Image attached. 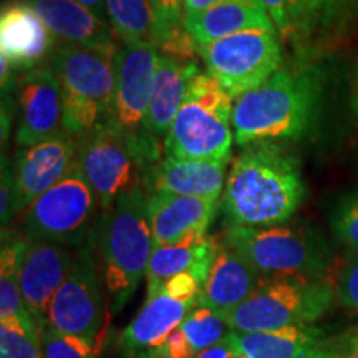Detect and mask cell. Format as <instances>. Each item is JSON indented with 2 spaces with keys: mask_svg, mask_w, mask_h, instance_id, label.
<instances>
[{
  "mask_svg": "<svg viewBox=\"0 0 358 358\" xmlns=\"http://www.w3.org/2000/svg\"><path fill=\"white\" fill-rule=\"evenodd\" d=\"M303 194L297 159L272 143H256L232 161L221 209L229 226H277L294 216Z\"/></svg>",
  "mask_w": 358,
  "mask_h": 358,
  "instance_id": "6da1fadb",
  "label": "cell"
},
{
  "mask_svg": "<svg viewBox=\"0 0 358 358\" xmlns=\"http://www.w3.org/2000/svg\"><path fill=\"white\" fill-rule=\"evenodd\" d=\"M100 271L110 313H120L131 301L155 250L148 217V196L141 186L123 194L96 224Z\"/></svg>",
  "mask_w": 358,
  "mask_h": 358,
  "instance_id": "7a4b0ae2",
  "label": "cell"
},
{
  "mask_svg": "<svg viewBox=\"0 0 358 358\" xmlns=\"http://www.w3.org/2000/svg\"><path fill=\"white\" fill-rule=\"evenodd\" d=\"M315 103L317 85L310 75L280 69L236 100L234 140L239 146L295 140L310 127Z\"/></svg>",
  "mask_w": 358,
  "mask_h": 358,
  "instance_id": "3957f363",
  "label": "cell"
},
{
  "mask_svg": "<svg viewBox=\"0 0 358 358\" xmlns=\"http://www.w3.org/2000/svg\"><path fill=\"white\" fill-rule=\"evenodd\" d=\"M232 98L213 75L191 78L185 103L164 140L168 156L181 159L231 161Z\"/></svg>",
  "mask_w": 358,
  "mask_h": 358,
  "instance_id": "277c9868",
  "label": "cell"
},
{
  "mask_svg": "<svg viewBox=\"0 0 358 358\" xmlns=\"http://www.w3.org/2000/svg\"><path fill=\"white\" fill-rule=\"evenodd\" d=\"M155 136L129 133L105 122L78 148V166L95 191L103 213L123 194L141 186L143 173L155 166Z\"/></svg>",
  "mask_w": 358,
  "mask_h": 358,
  "instance_id": "5b68a950",
  "label": "cell"
},
{
  "mask_svg": "<svg viewBox=\"0 0 358 358\" xmlns=\"http://www.w3.org/2000/svg\"><path fill=\"white\" fill-rule=\"evenodd\" d=\"M334 297L335 285L324 277H264L256 292L226 320L239 334L307 327L329 310Z\"/></svg>",
  "mask_w": 358,
  "mask_h": 358,
  "instance_id": "8992f818",
  "label": "cell"
},
{
  "mask_svg": "<svg viewBox=\"0 0 358 358\" xmlns=\"http://www.w3.org/2000/svg\"><path fill=\"white\" fill-rule=\"evenodd\" d=\"M64 96V129L87 136L108 122L116 88L115 58L83 47L64 43L52 55Z\"/></svg>",
  "mask_w": 358,
  "mask_h": 358,
  "instance_id": "52a82bcc",
  "label": "cell"
},
{
  "mask_svg": "<svg viewBox=\"0 0 358 358\" xmlns=\"http://www.w3.org/2000/svg\"><path fill=\"white\" fill-rule=\"evenodd\" d=\"M222 241L264 277H322L330 266L329 248L307 226H227Z\"/></svg>",
  "mask_w": 358,
  "mask_h": 358,
  "instance_id": "ba28073f",
  "label": "cell"
},
{
  "mask_svg": "<svg viewBox=\"0 0 358 358\" xmlns=\"http://www.w3.org/2000/svg\"><path fill=\"white\" fill-rule=\"evenodd\" d=\"M98 209L95 191L77 164L69 176L27 208L25 236L30 241L78 249L95 237Z\"/></svg>",
  "mask_w": 358,
  "mask_h": 358,
  "instance_id": "9c48e42d",
  "label": "cell"
},
{
  "mask_svg": "<svg viewBox=\"0 0 358 358\" xmlns=\"http://www.w3.org/2000/svg\"><path fill=\"white\" fill-rule=\"evenodd\" d=\"M208 277L185 272L164 282L159 290L148 295L145 306L120 334V355L123 358H159L171 334L199 306L201 290Z\"/></svg>",
  "mask_w": 358,
  "mask_h": 358,
  "instance_id": "30bf717a",
  "label": "cell"
},
{
  "mask_svg": "<svg viewBox=\"0 0 358 358\" xmlns=\"http://www.w3.org/2000/svg\"><path fill=\"white\" fill-rule=\"evenodd\" d=\"M208 73L237 100L280 70L282 47L275 29L245 30L201 45Z\"/></svg>",
  "mask_w": 358,
  "mask_h": 358,
  "instance_id": "8fae6325",
  "label": "cell"
},
{
  "mask_svg": "<svg viewBox=\"0 0 358 358\" xmlns=\"http://www.w3.org/2000/svg\"><path fill=\"white\" fill-rule=\"evenodd\" d=\"M70 272L53 297L48 325L100 348L106 320L103 277L93 252V239L75 250Z\"/></svg>",
  "mask_w": 358,
  "mask_h": 358,
  "instance_id": "7c38bea8",
  "label": "cell"
},
{
  "mask_svg": "<svg viewBox=\"0 0 358 358\" xmlns=\"http://www.w3.org/2000/svg\"><path fill=\"white\" fill-rule=\"evenodd\" d=\"M159 52L153 43H124L115 58L116 88L108 118L129 133H146L145 120L158 66Z\"/></svg>",
  "mask_w": 358,
  "mask_h": 358,
  "instance_id": "4fadbf2b",
  "label": "cell"
},
{
  "mask_svg": "<svg viewBox=\"0 0 358 358\" xmlns=\"http://www.w3.org/2000/svg\"><path fill=\"white\" fill-rule=\"evenodd\" d=\"M77 164L78 146L65 129L19 151L12 164L19 208H29L35 199L69 176Z\"/></svg>",
  "mask_w": 358,
  "mask_h": 358,
  "instance_id": "5bb4252c",
  "label": "cell"
},
{
  "mask_svg": "<svg viewBox=\"0 0 358 358\" xmlns=\"http://www.w3.org/2000/svg\"><path fill=\"white\" fill-rule=\"evenodd\" d=\"M71 250L48 241H30L20 267V290L38 332L48 325L52 301L69 275Z\"/></svg>",
  "mask_w": 358,
  "mask_h": 358,
  "instance_id": "9a60e30c",
  "label": "cell"
},
{
  "mask_svg": "<svg viewBox=\"0 0 358 358\" xmlns=\"http://www.w3.org/2000/svg\"><path fill=\"white\" fill-rule=\"evenodd\" d=\"M64 127V96L52 69L29 70L19 80L17 145L29 148L47 140Z\"/></svg>",
  "mask_w": 358,
  "mask_h": 358,
  "instance_id": "2e32d148",
  "label": "cell"
},
{
  "mask_svg": "<svg viewBox=\"0 0 358 358\" xmlns=\"http://www.w3.org/2000/svg\"><path fill=\"white\" fill-rule=\"evenodd\" d=\"M48 27V30L65 43L100 52L116 58L120 48L115 42L108 22L101 20L77 0H25Z\"/></svg>",
  "mask_w": 358,
  "mask_h": 358,
  "instance_id": "e0dca14e",
  "label": "cell"
},
{
  "mask_svg": "<svg viewBox=\"0 0 358 358\" xmlns=\"http://www.w3.org/2000/svg\"><path fill=\"white\" fill-rule=\"evenodd\" d=\"M245 358H337L343 338H332L317 327H290L272 332L227 335Z\"/></svg>",
  "mask_w": 358,
  "mask_h": 358,
  "instance_id": "ac0fdd59",
  "label": "cell"
},
{
  "mask_svg": "<svg viewBox=\"0 0 358 358\" xmlns=\"http://www.w3.org/2000/svg\"><path fill=\"white\" fill-rule=\"evenodd\" d=\"M53 48V34L25 0L3 3L0 58L15 70H34Z\"/></svg>",
  "mask_w": 358,
  "mask_h": 358,
  "instance_id": "d6986e66",
  "label": "cell"
},
{
  "mask_svg": "<svg viewBox=\"0 0 358 358\" xmlns=\"http://www.w3.org/2000/svg\"><path fill=\"white\" fill-rule=\"evenodd\" d=\"M217 201L171 192L148 196V217L155 248L179 243L191 234H206L216 216Z\"/></svg>",
  "mask_w": 358,
  "mask_h": 358,
  "instance_id": "ffe728a7",
  "label": "cell"
},
{
  "mask_svg": "<svg viewBox=\"0 0 358 358\" xmlns=\"http://www.w3.org/2000/svg\"><path fill=\"white\" fill-rule=\"evenodd\" d=\"M264 275L236 249L219 241V249L203 290L199 306L211 308L226 319L256 292Z\"/></svg>",
  "mask_w": 358,
  "mask_h": 358,
  "instance_id": "44dd1931",
  "label": "cell"
},
{
  "mask_svg": "<svg viewBox=\"0 0 358 358\" xmlns=\"http://www.w3.org/2000/svg\"><path fill=\"white\" fill-rule=\"evenodd\" d=\"M226 161L181 159L166 156L150 169L146 186L153 192L192 196V198L219 199L226 186Z\"/></svg>",
  "mask_w": 358,
  "mask_h": 358,
  "instance_id": "7402d4cb",
  "label": "cell"
},
{
  "mask_svg": "<svg viewBox=\"0 0 358 358\" xmlns=\"http://www.w3.org/2000/svg\"><path fill=\"white\" fill-rule=\"evenodd\" d=\"M198 71V65L192 62L159 53L153 92L145 120L146 133L155 138L166 136L179 108L185 103L191 78Z\"/></svg>",
  "mask_w": 358,
  "mask_h": 358,
  "instance_id": "603a6c76",
  "label": "cell"
},
{
  "mask_svg": "<svg viewBox=\"0 0 358 358\" xmlns=\"http://www.w3.org/2000/svg\"><path fill=\"white\" fill-rule=\"evenodd\" d=\"M219 249V241L208 234H191L174 244L155 248L146 271V297L159 290L164 282L185 272L208 277Z\"/></svg>",
  "mask_w": 358,
  "mask_h": 358,
  "instance_id": "cb8c5ba5",
  "label": "cell"
},
{
  "mask_svg": "<svg viewBox=\"0 0 358 358\" xmlns=\"http://www.w3.org/2000/svg\"><path fill=\"white\" fill-rule=\"evenodd\" d=\"M185 29L201 47L245 30L274 29V24L262 6L244 0H221L201 15L185 20Z\"/></svg>",
  "mask_w": 358,
  "mask_h": 358,
  "instance_id": "d4e9b609",
  "label": "cell"
},
{
  "mask_svg": "<svg viewBox=\"0 0 358 358\" xmlns=\"http://www.w3.org/2000/svg\"><path fill=\"white\" fill-rule=\"evenodd\" d=\"M232 332L227 320L211 308L198 306L178 327L159 352V358H196Z\"/></svg>",
  "mask_w": 358,
  "mask_h": 358,
  "instance_id": "484cf974",
  "label": "cell"
},
{
  "mask_svg": "<svg viewBox=\"0 0 358 358\" xmlns=\"http://www.w3.org/2000/svg\"><path fill=\"white\" fill-rule=\"evenodd\" d=\"M29 239L19 234L2 232L0 252V319H19L35 324L27 310L20 290V267L24 261ZM37 327V325H35Z\"/></svg>",
  "mask_w": 358,
  "mask_h": 358,
  "instance_id": "4316f807",
  "label": "cell"
},
{
  "mask_svg": "<svg viewBox=\"0 0 358 358\" xmlns=\"http://www.w3.org/2000/svg\"><path fill=\"white\" fill-rule=\"evenodd\" d=\"M108 22L123 43L155 45L156 22L146 0H105Z\"/></svg>",
  "mask_w": 358,
  "mask_h": 358,
  "instance_id": "83f0119b",
  "label": "cell"
},
{
  "mask_svg": "<svg viewBox=\"0 0 358 358\" xmlns=\"http://www.w3.org/2000/svg\"><path fill=\"white\" fill-rule=\"evenodd\" d=\"M282 42H299L317 27L315 0H261Z\"/></svg>",
  "mask_w": 358,
  "mask_h": 358,
  "instance_id": "f1b7e54d",
  "label": "cell"
},
{
  "mask_svg": "<svg viewBox=\"0 0 358 358\" xmlns=\"http://www.w3.org/2000/svg\"><path fill=\"white\" fill-rule=\"evenodd\" d=\"M0 358H42L40 332L35 324L0 319Z\"/></svg>",
  "mask_w": 358,
  "mask_h": 358,
  "instance_id": "f546056e",
  "label": "cell"
},
{
  "mask_svg": "<svg viewBox=\"0 0 358 358\" xmlns=\"http://www.w3.org/2000/svg\"><path fill=\"white\" fill-rule=\"evenodd\" d=\"M42 358H96L100 348L47 325L40 332Z\"/></svg>",
  "mask_w": 358,
  "mask_h": 358,
  "instance_id": "4dcf8cb0",
  "label": "cell"
},
{
  "mask_svg": "<svg viewBox=\"0 0 358 358\" xmlns=\"http://www.w3.org/2000/svg\"><path fill=\"white\" fill-rule=\"evenodd\" d=\"M156 22L155 47L185 27V0H146Z\"/></svg>",
  "mask_w": 358,
  "mask_h": 358,
  "instance_id": "1f68e13d",
  "label": "cell"
},
{
  "mask_svg": "<svg viewBox=\"0 0 358 358\" xmlns=\"http://www.w3.org/2000/svg\"><path fill=\"white\" fill-rule=\"evenodd\" d=\"M332 229L340 243L358 250V194L348 196L337 206L332 216Z\"/></svg>",
  "mask_w": 358,
  "mask_h": 358,
  "instance_id": "d6a6232c",
  "label": "cell"
},
{
  "mask_svg": "<svg viewBox=\"0 0 358 358\" xmlns=\"http://www.w3.org/2000/svg\"><path fill=\"white\" fill-rule=\"evenodd\" d=\"M335 297L342 307L358 312V250L347 254L335 280Z\"/></svg>",
  "mask_w": 358,
  "mask_h": 358,
  "instance_id": "836d02e7",
  "label": "cell"
},
{
  "mask_svg": "<svg viewBox=\"0 0 358 358\" xmlns=\"http://www.w3.org/2000/svg\"><path fill=\"white\" fill-rule=\"evenodd\" d=\"M0 222H2V231L10 222L13 214L20 211L19 198H17L15 187V174L13 166L6 156H2V176H0Z\"/></svg>",
  "mask_w": 358,
  "mask_h": 358,
  "instance_id": "e575fe53",
  "label": "cell"
},
{
  "mask_svg": "<svg viewBox=\"0 0 358 358\" xmlns=\"http://www.w3.org/2000/svg\"><path fill=\"white\" fill-rule=\"evenodd\" d=\"M317 25H338L358 15V0H315Z\"/></svg>",
  "mask_w": 358,
  "mask_h": 358,
  "instance_id": "d590c367",
  "label": "cell"
},
{
  "mask_svg": "<svg viewBox=\"0 0 358 358\" xmlns=\"http://www.w3.org/2000/svg\"><path fill=\"white\" fill-rule=\"evenodd\" d=\"M196 358H245L237 348L229 342V338H224L217 345H214L201 353Z\"/></svg>",
  "mask_w": 358,
  "mask_h": 358,
  "instance_id": "8d00e7d4",
  "label": "cell"
},
{
  "mask_svg": "<svg viewBox=\"0 0 358 358\" xmlns=\"http://www.w3.org/2000/svg\"><path fill=\"white\" fill-rule=\"evenodd\" d=\"M219 2L221 0H185V20L194 19Z\"/></svg>",
  "mask_w": 358,
  "mask_h": 358,
  "instance_id": "74e56055",
  "label": "cell"
},
{
  "mask_svg": "<svg viewBox=\"0 0 358 358\" xmlns=\"http://www.w3.org/2000/svg\"><path fill=\"white\" fill-rule=\"evenodd\" d=\"M337 358H358V332L348 338H343L342 350Z\"/></svg>",
  "mask_w": 358,
  "mask_h": 358,
  "instance_id": "f35d334b",
  "label": "cell"
},
{
  "mask_svg": "<svg viewBox=\"0 0 358 358\" xmlns=\"http://www.w3.org/2000/svg\"><path fill=\"white\" fill-rule=\"evenodd\" d=\"M77 2H80L87 8H90V10L95 13V15L100 17L101 20L108 22V13H106L105 0H77Z\"/></svg>",
  "mask_w": 358,
  "mask_h": 358,
  "instance_id": "ab89813d",
  "label": "cell"
},
{
  "mask_svg": "<svg viewBox=\"0 0 358 358\" xmlns=\"http://www.w3.org/2000/svg\"><path fill=\"white\" fill-rule=\"evenodd\" d=\"M353 108H355L357 115H358V80H357V90H355V96H353Z\"/></svg>",
  "mask_w": 358,
  "mask_h": 358,
  "instance_id": "60d3db41",
  "label": "cell"
},
{
  "mask_svg": "<svg viewBox=\"0 0 358 358\" xmlns=\"http://www.w3.org/2000/svg\"><path fill=\"white\" fill-rule=\"evenodd\" d=\"M244 2H250V3H257V6H262L261 0H244Z\"/></svg>",
  "mask_w": 358,
  "mask_h": 358,
  "instance_id": "b9f144b4",
  "label": "cell"
},
{
  "mask_svg": "<svg viewBox=\"0 0 358 358\" xmlns=\"http://www.w3.org/2000/svg\"><path fill=\"white\" fill-rule=\"evenodd\" d=\"M164 358H171V357H164Z\"/></svg>",
  "mask_w": 358,
  "mask_h": 358,
  "instance_id": "7bdbcfd3",
  "label": "cell"
}]
</instances>
